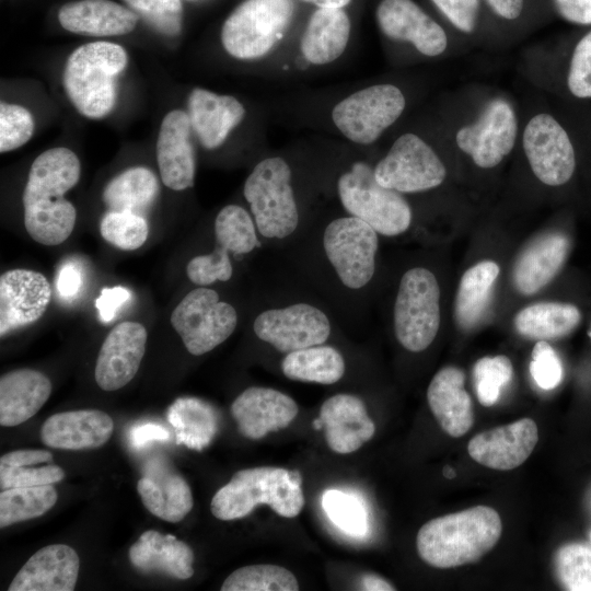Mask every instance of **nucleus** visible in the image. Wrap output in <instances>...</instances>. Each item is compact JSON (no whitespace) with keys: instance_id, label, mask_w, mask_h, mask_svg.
Instances as JSON below:
<instances>
[{"instance_id":"1","label":"nucleus","mask_w":591,"mask_h":591,"mask_svg":"<svg viewBox=\"0 0 591 591\" xmlns=\"http://www.w3.org/2000/svg\"><path fill=\"white\" fill-rule=\"evenodd\" d=\"M380 236L367 222L344 211L311 221L278 252L288 277L322 300L340 325H356L375 280Z\"/></svg>"},{"instance_id":"2","label":"nucleus","mask_w":591,"mask_h":591,"mask_svg":"<svg viewBox=\"0 0 591 591\" xmlns=\"http://www.w3.org/2000/svg\"><path fill=\"white\" fill-rule=\"evenodd\" d=\"M340 326L322 300L290 277L267 288L251 321L254 337L282 355L332 341Z\"/></svg>"},{"instance_id":"3","label":"nucleus","mask_w":591,"mask_h":591,"mask_svg":"<svg viewBox=\"0 0 591 591\" xmlns=\"http://www.w3.org/2000/svg\"><path fill=\"white\" fill-rule=\"evenodd\" d=\"M80 174L79 158L65 147L46 150L32 163L22 202L25 229L37 243L58 245L72 233L77 211L63 196Z\"/></svg>"},{"instance_id":"4","label":"nucleus","mask_w":591,"mask_h":591,"mask_svg":"<svg viewBox=\"0 0 591 591\" xmlns=\"http://www.w3.org/2000/svg\"><path fill=\"white\" fill-rule=\"evenodd\" d=\"M243 196L267 248H285L311 223L297 195L293 170L282 157L258 161L244 182Z\"/></svg>"},{"instance_id":"5","label":"nucleus","mask_w":591,"mask_h":591,"mask_svg":"<svg viewBox=\"0 0 591 591\" xmlns=\"http://www.w3.org/2000/svg\"><path fill=\"white\" fill-rule=\"evenodd\" d=\"M502 523L491 507L475 506L431 519L418 531L417 552L436 568H454L477 561L499 541Z\"/></svg>"},{"instance_id":"6","label":"nucleus","mask_w":591,"mask_h":591,"mask_svg":"<svg viewBox=\"0 0 591 591\" xmlns=\"http://www.w3.org/2000/svg\"><path fill=\"white\" fill-rule=\"evenodd\" d=\"M258 505H268L283 518L297 517L304 506L298 471L258 466L236 472L212 497L210 510L223 521L245 518Z\"/></svg>"},{"instance_id":"7","label":"nucleus","mask_w":591,"mask_h":591,"mask_svg":"<svg viewBox=\"0 0 591 591\" xmlns=\"http://www.w3.org/2000/svg\"><path fill=\"white\" fill-rule=\"evenodd\" d=\"M125 49L111 42H92L78 47L65 65L66 94L83 116L100 119L115 106L116 78L126 68Z\"/></svg>"},{"instance_id":"8","label":"nucleus","mask_w":591,"mask_h":591,"mask_svg":"<svg viewBox=\"0 0 591 591\" xmlns=\"http://www.w3.org/2000/svg\"><path fill=\"white\" fill-rule=\"evenodd\" d=\"M335 192L346 213L367 222L381 236H398L412 227L414 215L407 199L382 186L364 161H355L338 174Z\"/></svg>"},{"instance_id":"9","label":"nucleus","mask_w":591,"mask_h":591,"mask_svg":"<svg viewBox=\"0 0 591 591\" xmlns=\"http://www.w3.org/2000/svg\"><path fill=\"white\" fill-rule=\"evenodd\" d=\"M440 286L424 266H412L399 277L392 303L391 324L398 345L412 354L431 346L440 328Z\"/></svg>"},{"instance_id":"10","label":"nucleus","mask_w":591,"mask_h":591,"mask_svg":"<svg viewBox=\"0 0 591 591\" xmlns=\"http://www.w3.org/2000/svg\"><path fill=\"white\" fill-rule=\"evenodd\" d=\"M293 12L292 0L243 1L222 25L224 50L240 60L264 57L283 37Z\"/></svg>"},{"instance_id":"11","label":"nucleus","mask_w":591,"mask_h":591,"mask_svg":"<svg viewBox=\"0 0 591 591\" xmlns=\"http://www.w3.org/2000/svg\"><path fill=\"white\" fill-rule=\"evenodd\" d=\"M170 321L186 350L202 356L234 333L239 313L232 303L221 300L217 290L197 286L175 306Z\"/></svg>"},{"instance_id":"12","label":"nucleus","mask_w":591,"mask_h":591,"mask_svg":"<svg viewBox=\"0 0 591 591\" xmlns=\"http://www.w3.org/2000/svg\"><path fill=\"white\" fill-rule=\"evenodd\" d=\"M405 105V96L396 85L374 84L338 102L332 111V119L348 140L367 146L375 142L399 118Z\"/></svg>"},{"instance_id":"13","label":"nucleus","mask_w":591,"mask_h":591,"mask_svg":"<svg viewBox=\"0 0 591 591\" xmlns=\"http://www.w3.org/2000/svg\"><path fill=\"white\" fill-rule=\"evenodd\" d=\"M376 181L401 194H416L440 186L447 169L434 150L419 136H399L373 167Z\"/></svg>"},{"instance_id":"14","label":"nucleus","mask_w":591,"mask_h":591,"mask_svg":"<svg viewBox=\"0 0 591 591\" xmlns=\"http://www.w3.org/2000/svg\"><path fill=\"white\" fill-rule=\"evenodd\" d=\"M523 150L534 175L545 185L569 182L576 170V153L568 132L549 114L533 116L522 137Z\"/></svg>"},{"instance_id":"15","label":"nucleus","mask_w":591,"mask_h":591,"mask_svg":"<svg viewBox=\"0 0 591 591\" xmlns=\"http://www.w3.org/2000/svg\"><path fill=\"white\" fill-rule=\"evenodd\" d=\"M518 132L517 116L505 100L495 99L471 125L459 129L457 147L483 169L498 165L513 149Z\"/></svg>"},{"instance_id":"16","label":"nucleus","mask_w":591,"mask_h":591,"mask_svg":"<svg viewBox=\"0 0 591 591\" xmlns=\"http://www.w3.org/2000/svg\"><path fill=\"white\" fill-rule=\"evenodd\" d=\"M51 298L47 278L31 269H10L0 277L1 337L38 321Z\"/></svg>"},{"instance_id":"17","label":"nucleus","mask_w":591,"mask_h":591,"mask_svg":"<svg viewBox=\"0 0 591 591\" xmlns=\"http://www.w3.org/2000/svg\"><path fill=\"white\" fill-rule=\"evenodd\" d=\"M147 336L144 326L138 322H121L107 334L94 370L102 390H119L134 379L146 352Z\"/></svg>"},{"instance_id":"18","label":"nucleus","mask_w":591,"mask_h":591,"mask_svg":"<svg viewBox=\"0 0 591 591\" xmlns=\"http://www.w3.org/2000/svg\"><path fill=\"white\" fill-rule=\"evenodd\" d=\"M298 413V404L291 396L265 386L245 389L231 405L239 432L251 440L288 427Z\"/></svg>"},{"instance_id":"19","label":"nucleus","mask_w":591,"mask_h":591,"mask_svg":"<svg viewBox=\"0 0 591 591\" xmlns=\"http://www.w3.org/2000/svg\"><path fill=\"white\" fill-rule=\"evenodd\" d=\"M376 21L384 35L413 44L425 56H439L448 46L444 30L413 0H382Z\"/></svg>"},{"instance_id":"20","label":"nucleus","mask_w":591,"mask_h":591,"mask_svg":"<svg viewBox=\"0 0 591 591\" xmlns=\"http://www.w3.org/2000/svg\"><path fill=\"white\" fill-rule=\"evenodd\" d=\"M538 430L531 418L486 430L474 436L467 445L470 456L477 463L498 471H510L533 452Z\"/></svg>"},{"instance_id":"21","label":"nucleus","mask_w":591,"mask_h":591,"mask_svg":"<svg viewBox=\"0 0 591 591\" xmlns=\"http://www.w3.org/2000/svg\"><path fill=\"white\" fill-rule=\"evenodd\" d=\"M192 124L188 113L174 109L167 113L157 141V161L163 184L173 190L194 186L196 158L190 141Z\"/></svg>"},{"instance_id":"22","label":"nucleus","mask_w":591,"mask_h":591,"mask_svg":"<svg viewBox=\"0 0 591 591\" xmlns=\"http://www.w3.org/2000/svg\"><path fill=\"white\" fill-rule=\"evenodd\" d=\"M144 507L166 522L177 523L192 510L194 499L185 478L163 457L150 459L137 483Z\"/></svg>"},{"instance_id":"23","label":"nucleus","mask_w":591,"mask_h":591,"mask_svg":"<svg viewBox=\"0 0 591 591\" xmlns=\"http://www.w3.org/2000/svg\"><path fill=\"white\" fill-rule=\"evenodd\" d=\"M318 418L327 445L339 454L359 450L375 432V425L363 401L354 394L337 393L329 396L323 402Z\"/></svg>"},{"instance_id":"24","label":"nucleus","mask_w":591,"mask_h":591,"mask_svg":"<svg viewBox=\"0 0 591 591\" xmlns=\"http://www.w3.org/2000/svg\"><path fill=\"white\" fill-rule=\"evenodd\" d=\"M80 568L77 552L66 544L38 549L14 576L9 591H72Z\"/></svg>"},{"instance_id":"25","label":"nucleus","mask_w":591,"mask_h":591,"mask_svg":"<svg viewBox=\"0 0 591 591\" xmlns=\"http://www.w3.org/2000/svg\"><path fill=\"white\" fill-rule=\"evenodd\" d=\"M113 430V419L102 410H70L47 418L40 428V440L54 449H97L109 440Z\"/></svg>"},{"instance_id":"26","label":"nucleus","mask_w":591,"mask_h":591,"mask_svg":"<svg viewBox=\"0 0 591 591\" xmlns=\"http://www.w3.org/2000/svg\"><path fill=\"white\" fill-rule=\"evenodd\" d=\"M569 239L552 231L536 236L518 255L512 269L517 291L524 296L538 292L560 271L569 253Z\"/></svg>"},{"instance_id":"27","label":"nucleus","mask_w":591,"mask_h":591,"mask_svg":"<svg viewBox=\"0 0 591 591\" xmlns=\"http://www.w3.org/2000/svg\"><path fill=\"white\" fill-rule=\"evenodd\" d=\"M245 108L231 95H219L196 88L188 96V116L200 144L213 150L227 140L229 134L243 120Z\"/></svg>"},{"instance_id":"28","label":"nucleus","mask_w":591,"mask_h":591,"mask_svg":"<svg viewBox=\"0 0 591 591\" xmlns=\"http://www.w3.org/2000/svg\"><path fill=\"white\" fill-rule=\"evenodd\" d=\"M465 374L456 367H444L427 389L428 405L440 427L449 436H464L473 426V403L464 389Z\"/></svg>"},{"instance_id":"29","label":"nucleus","mask_w":591,"mask_h":591,"mask_svg":"<svg viewBox=\"0 0 591 591\" xmlns=\"http://www.w3.org/2000/svg\"><path fill=\"white\" fill-rule=\"evenodd\" d=\"M139 16L111 0H79L63 4L58 21L68 32L85 36H118L130 33Z\"/></svg>"},{"instance_id":"30","label":"nucleus","mask_w":591,"mask_h":591,"mask_svg":"<svg viewBox=\"0 0 591 591\" xmlns=\"http://www.w3.org/2000/svg\"><path fill=\"white\" fill-rule=\"evenodd\" d=\"M51 382L42 372L18 369L0 378V425L14 427L33 417L48 401Z\"/></svg>"},{"instance_id":"31","label":"nucleus","mask_w":591,"mask_h":591,"mask_svg":"<svg viewBox=\"0 0 591 591\" xmlns=\"http://www.w3.org/2000/svg\"><path fill=\"white\" fill-rule=\"evenodd\" d=\"M131 564L143 572H162L176 579L194 575V552L172 534L154 530L143 532L129 548Z\"/></svg>"},{"instance_id":"32","label":"nucleus","mask_w":591,"mask_h":591,"mask_svg":"<svg viewBox=\"0 0 591 591\" xmlns=\"http://www.w3.org/2000/svg\"><path fill=\"white\" fill-rule=\"evenodd\" d=\"M350 20L341 9L318 8L302 34L300 49L313 65H326L345 51L350 36Z\"/></svg>"},{"instance_id":"33","label":"nucleus","mask_w":591,"mask_h":591,"mask_svg":"<svg viewBox=\"0 0 591 591\" xmlns=\"http://www.w3.org/2000/svg\"><path fill=\"white\" fill-rule=\"evenodd\" d=\"M346 369L344 354L332 341L291 351L280 361L287 379L322 385L338 383Z\"/></svg>"},{"instance_id":"34","label":"nucleus","mask_w":591,"mask_h":591,"mask_svg":"<svg viewBox=\"0 0 591 591\" xmlns=\"http://www.w3.org/2000/svg\"><path fill=\"white\" fill-rule=\"evenodd\" d=\"M499 273L495 262L483 260L463 274L454 301V318L461 329H473L483 321Z\"/></svg>"},{"instance_id":"35","label":"nucleus","mask_w":591,"mask_h":591,"mask_svg":"<svg viewBox=\"0 0 591 591\" xmlns=\"http://www.w3.org/2000/svg\"><path fill=\"white\" fill-rule=\"evenodd\" d=\"M579 309L565 302L544 301L528 305L514 317V327L523 337L538 340L569 335L580 323Z\"/></svg>"},{"instance_id":"36","label":"nucleus","mask_w":591,"mask_h":591,"mask_svg":"<svg viewBox=\"0 0 591 591\" xmlns=\"http://www.w3.org/2000/svg\"><path fill=\"white\" fill-rule=\"evenodd\" d=\"M63 478V470L53 463V454L46 450L22 449L0 457L1 490L49 485Z\"/></svg>"},{"instance_id":"37","label":"nucleus","mask_w":591,"mask_h":591,"mask_svg":"<svg viewBox=\"0 0 591 591\" xmlns=\"http://www.w3.org/2000/svg\"><path fill=\"white\" fill-rule=\"evenodd\" d=\"M159 192L157 176L149 169L135 166L116 175L105 186L102 199L109 211L141 215L150 208Z\"/></svg>"},{"instance_id":"38","label":"nucleus","mask_w":591,"mask_h":591,"mask_svg":"<svg viewBox=\"0 0 591 591\" xmlns=\"http://www.w3.org/2000/svg\"><path fill=\"white\" fill-rule=\"evenodd\" d=\"M167 417L174 427L176 443L198 451L211 442L218 429L215 409L199 398L176 399Z\"/></svg>"},{"instance_id":"39","label":"nucleus","mask_w":591,"mask_h":591,"mask_svg":"<svg viewBox=\"0 0 591 591\" xmlns=\"http://www.w3.org/2000/svg\"><path fill=\"white\" fill-rule=\"evenodd\" d=\"M213 231L215 241L237 260L264 247L251 212L240 205L221 208L215 218Z\"/></svg>"},{"instance_id":"40","label":"nucleus","mask_w":591,"mask_h":591,"mask_svg":"<svg viewBox=\"0 0 591 591\" xmlns=\"http://www.w3.org/2000/svg\"><path fill=\"white\" fill-rule=\"evenodd\" d=\"M57 498L51 484L1 490L0 528L43 515L54 507Z\"/></svg>"},{"instance_id":"41","label":"nucleus","mask_w":591,"mask_h":591,"mask_svg":"<svg viewBox=\"0 0 591 591\" xmlns=\"http://www.w3.org/2000/svg\"><path fill=\"white\" fill-rule=\"evenodd\" d=\"M222 591H298L299 583L288 569L276 565H251L234 570Z\"/></svg>"},{"instance_id":"42","label":"nucleus","mask_w":591,"mask_h":591,"mask_svg":"<svg viewBox=\"0 0 591 591\" xmlns=\"http://www.w3.org/2000/svg\"><path fill=\"white\" fill-rule=\"evenodd\" d=\"M321 503L328 520L344 533L363 536L368 532L367 509L363 501L355 495L339 489H327L322 495Z\"/></svg>"},{"instance_id":"43","label":"nucleus","mask_w":591,"mask_h":591,"mask_svg":"<svg viewBox=\"0 0 591 591\" xmlns=\"http://www.w3.org/2000/svg\"><path fill=\"white\" fill-rule=\"evenodd\" d=\"M559 583L569 591H591V547L570 543L559 547L554 558Z\"/></svg>"},{"instance_id":"44","label":"nucleus","mask_w":591,"mask_h":591,"mask_svg":"<svg viewBox=\"0 0 591 591\" xmlns=\"http://www.w3.org/2000/svg\"><path fill=\"white\" fill-rule=\"evenodd\" d=\"M102 237L123 251H135L148 239L149 228L141 215L130 211H107L101 219Z\"/></svg>"},{"instance_id":"45","label":"nucleus","mask_w":591,"mask_h":591,"mask_svg":"<svg viewBox=\"0 0 591 591\" xmlns=\"http://www.w3.org/2000/svg\"><path fill=\"white\" fill-rule=\"evenodd\" d=\"M513 368L510 359L499 355L478 359L473 368L476 395L484 406L494 405L501 390L510 382Z\"/></svg>"},{"instance_id":"46","label":"nucleus","mask_w":591,"mask_h":591,"mask_svg":"<svg viewBox=\"0 0 591 591\" xmlns=\"http://www.w3.org/2000/svg\"><path fill=\"white\" fill-rule=\"evenodd\" d=\"M231 255L227 248L216 242L210 253L200 254L189 259L186 266L189 281L195 286L209 287L218 281L231 280L234 275Z\"/></svg>"},{"instance_id":"47","label":"nucleus","mask_w":591,"mask_h":591,"mask_svg":"<svg viewBox=\"0 0 591 591\" xmlns=\"http://www.w3.org/2000/svg\"><path fill=\"white\" fill-rule=\"evenodd\" d=\"M34 119L23 106L1 102L0 104V152L15 150L25 144L33 135Z\"/></svg>"},{"instance_id":"48","label":"nucleus","mask_w":591,"mask_h":591,"mask_svg":"<svg viewBox=\"0 0 591 591\" xmlns=\"http://www.w3.org/2000/svg\"><path fill=\"white\" fill-rule=\"evenodd\" d=\"M157 31L172 36L181 32V0H123Z\"/></svg>"},{"instance_id":"49","label":"nucleus","mask_w":591,"mask_h":591,"mask_svg":"<svg viewBox=\"0 0 591 591\" xmlns=\"http://www.w3.org/2000/svg\"><path fill=\"white\" fill-rule=\"evenodd\" d=\"M567 86L577 99H591V31L583 35L572 51Z\"/></svg>"},{"instance_id":"50","label":"nucleus","mask_w":591,"mask_h":591,"mask_svg":"<svg viewBox=\"0 0 591 591\" xmlns=\"http://www.w3.org/2000/svg\"><path fill=\"white\" fill-rule=\"evenodd\" d=\"M530 373L534 382L543 390H553L563 380V364L546 340H538L532 350Z\"/></svg>"},{"instance_id":"51","label":"nucleus","mask_w":591,"mask_h":591,"mask_svg":"<svg viewBox=\"0 0 591 591\" xmlns=\"http://www.w3.org/2000/svg\"><path fill=\"white\" fill-rule=\"evenodd\" d=\"M457 30L472 33L476 26L479 0H431Z\"/></svg>"},{"instance_id":"52","label":"nucleus","mask_w":591,"mask_h":591,"mask_svg":"<svg viewBox=\"0 0 591 591\" xmlns=\"http://www.w3.org/2000/svg\"><path fill=\"white\" fill-rule=\"evenodd\" d=\"M130 297V291L121 286L103 288L94 304L99 311L100 318L104 323L111 322L117 314V311L129 301Z\"/></svg>"},{"instance_id":"53","label":"nucleus","mask_w":591,"mask_h":591,"mask_svg":"<svg viewBox=\"0 0 591 591\" xmlns=\"http://www.w3.org/2000/svg\"><path fill=\"white\" fill-rule=\"evenodd\" d=\"M82 282V269L74 262H65L59 267L56 290L61 299H74L81 290Z\"/></svg>"},{"instance_id":"54","label":"nucleus","mask_w":591,"mask_h":591,"mask_svg":"<svg viewBox=\"0 0 591 591\" xmlns=\"http://www.w3.org/2000/svg\"><path fill=\"white\" fill-rule=\"evenodd\" d=\"M559 15L569 23L591 25V0H553Z\"/></svg>"},{"instance_id":"55","label":"nucleus","mask_w":591,"mask_h":591,"mask_svg":"<svg viewBox=\"0 0 591 591\" xmlns=\"http://www.w3.org/2000/svg\"><path fill=\"white\" fill-rule=\"evenodd\" d=\"M169 438L170 432L154 424L136 427L130 432V442L135 448H141L152 440H166Z\"/></svg>"},{"instance_id":"56","label":"nucleus","mask_w":591,"mask_h":591,"mask_svg":"<svg viewBox=\"0 0 591 591\" xmlns=\"http://www.w3.org/2000/svg\"><path fill=\"white\" fill-rule=\"evenodd\" d=\"M490 8L499 16L507 20L519 18L523 9L524 0H486Z\"/></svg>"},{"instance_id":"57","label":"nucleus","mask_w":591,"mask_h":591,"mask_svg":"<svg viewBox=\"0 0 591 591\" xmlns=\"http://www.w3.org/2000/svg\"><path fill=\"white\" fill-rule=\"evenodd\" d=\"M362 590L366 591H392L395 588L385 579L374 573H367L360 580Z\"/></svg>"},{"instance_id":"58","label":"nucleus","mask_w":591,"mask_h":591,"mask_svg":"<svg viewBox=\"0 0 591 591\" xmlns=\"http://www.w3.org/2000/svg\"><path fill=\"white\" fill-rule=\"evenodd\" d=\"M349 2L350 0H315L314 4L325 9H341Z\"/></svg>"},{"instance_id":"59","label":"nucleus","mask_w":591,"mask_h":591,"mask_svg":"<svg viewBox=\"0 0 591 591\" xmlns=\"http://www.w3.org/2000/svg\"><path fill=\"white\" fill-rule=\"evenodd\" d=\"M312 425H313L314 429H316V430H320V429L323 428V425H322V421H321L320 418L314 419Z\"/></svg>"},{"instance_id":"60","label":"nucleus","mask_w":591,"mask_h":591,"mask_svg":"<svg viewBox=\"0 0 591 591\" xmlns=\"http://www.w3.org/2000/svg\"><path fill=\"white\" fill-rule=\"evenodd\" d=\"M302 1L310 2V3H314V2H315V0H302Z\"/></svg>"},{"instance_id":"61","label":"nucleus","mask_w":591,"mask_h":591,"mask_svg":"<svg viewBox=\"0 0 591 591\" xmlns=\"http://www.w3.org/2000/svg\"><path fill=\"white\" fill-rule=\"evenodd\" d=\"M589 335H590V337H591V328H590Z\"/></svg>"}]
</instances>
